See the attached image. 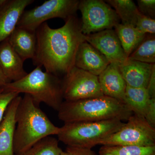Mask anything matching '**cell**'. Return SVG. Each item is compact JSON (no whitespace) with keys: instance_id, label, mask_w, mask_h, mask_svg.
<instances>
[{"instance_id":"1","label":"cell","mask_w":155,"mask_h":155,"mask_svg":"<svg viewBox=\"0 0 155 155\" xmlns=\"http://www.w3.org/2000/svg\"><path fill=\"white\" fill-rule=\"evenodd\" d=\"M35 35L34 65L43 67L46 71L56 75L66 74L75 66L78 48L86 41V35L81 31V22L75 15L66 19L61 28H51L44 22L36 29Z\"/></svg>"},{"instance_id":"2","label":"cell","mask_w":155,"mask_h":155,"mask_svg":"<svg viewBox=\"0 0 155 155\" xmlns=\"http://www.w3.org/2000/svg\"><path fill=\"white\" fill-rule=\"evenodd\" d=\"M14 133V154L28 150L40 140L58 135L60 127L53 124L28 94H24L17 107Z\"/></svg>"},{"instance_id":"3","label":"cell","mask_w":155,"mask_h":155,"mask_svg":"<svg viewBox=\"0 0 155 155\" xmlns=\"http://www.w3.org/2000/svg\"><path fill=\"white\" fill-rule=\"evenodd\" d=\"M64 123L117 119L127 121L133 113L124 103L103 95L75 101H64L58 111Z\"/></svg>"},{"instance_id":"4","label":"cell","mask_w":155,"mask_h":155,"mask_svg":"<svg viewBox=\"0 0 155 155\" xmlns=\"http://www.w3.org/2000/svg\"><path fill=\"white\" fill-rule=\"evenodd\" d=\"M41 67L37 66L23 78L9 82L2 88L6 91L28 94L39 105L44 103L58 111L64 99L62 81L57 75L43 72Z\"/></svg>"},{"instance_id":"5","label":"cell","mask_w":155,"mask_h":155,"mask_svg":"<svg viewBox=\"0 0 155 155\" xmlns=\"http://www.w3.org/2000/svg\"><path fill=\"white\" fill-rule=\"evenodd\" d=\"M125 123L117 119L64 123L58 140L67 146L91 149L121 128Z\"/></svg>"},{"instance_id":"6","label":"cell","mask_w":155,"mask_h":155,"mask_svg":"<svg viewBox=\"0 0 155 155\" xmlns=\"http://www.w3.org/2000/svg\"><path fill=\"white\" fill-rule=\"evenodd\" d=\"M99 145L155 146V128L144 117L133 114L118 131L103 140Z\"/></svg>"},{"instance_id":"7","label":"cell","mask_w":155,"mask_h":155,"mask_svg":"<svg viewBox=\"0 0 155 155\" xmlns=\"http://www.w3.org/2000/svg\"><path fill=\"white\" fill-rule=\"evenodd\" d=\"M77 0H48L29 11H24L17 27L35 32L36 29L49 19L60 18L66 20L75 15L78 10Z\"/></svg>"},{"instance_id":"8","label":"cell","mask_w":155,"mask_h":155,"mask_svg":"<svg viewBox=\"0 0 155 155\" xmlns=\"http://www.w3.org/2000/svg\"><path fill=\"white\" fill-rule=\"evenodd\" d=\"M78 9L82 15L81 29L84 35L112 29L119 23L116 11L104 1H79Z\"/></svg>"},{"instance_id":"9","label":"cell","mask_w":155,"mask_h":155,"mask_svg":"<svg viewBox=\"0 0 155 155\" xmlns=\"http://www.w3.org/2000/svg\"><path fill=\"white\" fill-rule=\"evenodd\" d=\"M63 99L75 101L103 96L98 77L74 66L62 81Z\"/></svg>"},{"instance_id":"10","label":"cell","mask_w":155,"mask_h":155,"mask_svg":"<svg viewBox=\"0 0 155 155\" xmlns=\"http://www.w3.org/2000/svg\"><path fill=\"white\" fill-rule=\"evenodd\" d=\"M86 41L104 56L110 64L119 67L127 61L119 39L113 29L86 35Z\"/></svg>"},{"instance_id":"11","label":"cell","mask_w":155,"mask_h":155,"mask_svg":"<svg viewBox=\"0 0 155 155\" xmlns=\"http://www.w3.org/2000/svg\"><path fill=\"white\" fill-rule=\"evenodd\" d=\"M34 0H7L0 7V43L8 39L17 27L25 8Z\"/></svg>"},{"instance_id":"12","label":"cell","mask_w":155,"mask_h":155,"mask_svg":"<svg viewBox=\"0 0 155 155\" xmlns=\"http://www.w3.org/2000/svg\"><path fill=\"white\" fill-rule=\"evenodd\" d=\"M110 64L104 56L86 41L79 46L75 57V67L98 76Z\"/></svg>"},{"instance_id":"13","label":"cell","mask_w":155,"mask_h":155,"mask_svg":"<svg viewBox=\"0 0 155 155\" xmlns=\"http://www.w3.org/2000/svg\"><path fill=\"white\" fill-rule=\"evenodd\" d=\"M98 77L104 95L124 103L127 85L118 66L110 64Z\"/></svg>"},{"instance_id":"14","label":"cell","mask_w":155,"mask_h":155,"mask_svg":"<svg viewBox=\"0 0 155 155\" xmlns=\"http://www.w3.org/2000/svg\"><path fill=\"white\" fill-rule=\"evenodd\" d=\"M21 98L22 97L19 95L10 103L0 123V155H14L16 114Z\"/></svg>"},{"instance_id":"15","label":"cell","mask_w":155,"mask_h":155,"mask_svg":"<svg viewBox=\"0 0 155 155\" xmlns=\"http://www.w3.org/2000/svg\"><path fill=\"white\" fill-rule=\"evenodd\" d=\"M23 63L8 39L0 43V67L10 82L20 80L27 75Z\"/></svg>"},{"instance_id":"16","label":"cell","mask_w":155,"mask_h":155,"mask_svg":"<svg viewBox=\"0 0 155 155\" xmlns=\"http://www.w3.org/2000/svg\"><path fill=\"white\" fill-rule=\"evenodd\" d=\"M153 64L127 61L119 69L127 86L147 88Z\"/></svg>"},{"instance_id":"17","label":"cell","mask_w":155,"mask_h":155,"mask_svg":"<svg viewBox=\"0 0 155 155\" xmlns=\"http://www.w3.org/2000/svg\"><path fill=\"white\" fill-rule=\"evenodd\" d=\"M8 40L24 62L27 59H33L36 51L35 32L17 26Z\"/></svg>"},{"instance_id":"18","label":"cell","mask_w":155,"mask_h":155,"mask_svg":"<svg viewBox=\"0 0 155 155\" xmlns=\"http://www.w3.org/2000/svg\"><path fill=\"white\" fill-rule=\"evenodd\" d=\"M150 99L147 88L126 86L124 103L134 114L145 117Z\"/></svg>"},{"instance_id":"19","label":"cell","mask_w":155,"mask_h":155,"mask_svg":"<svg viewBox=\"0 0 155 155\" xmlns=\"http://www.w3.org/2000/svg\"><path fill=\"white\" fill-rule=\"evenodd\" d=\"M114 28L127 59L147 35L141 33L134 26L122 23L116 25Z\"/></svg>"},{"instance_id":"20","label":"cell","mask_w":155,"mask_h":155,"mask_svg":"<svg viewBox=\"0 0 155 155\" xmlns=\"http://www.w3.org/2000/svg\"><path fill=\"white\" fill-rule=\"evenodd\" d=\"M116 11L123 25L135 27L140 12L137 6L131 0H107L105 1Z\"/></svg>"},{"instance_id":"21","label":"cell","mask_w":155,"mask_h":155,"mask_svg":"<svg viewBox=\"0 0 155 155\" xmlns=\"http://www.w3.org/2000/svg\"><path fill=\"white\" fill-rule=\"evenodd\" d=\"M127 61L155 64V35H150L148 36L146 35L143 41L130 54Z\"/></svg>"},{"instance_id":"22","label":"cell","mask_w":155,"mask_h":155,"mask_svg":"<svg viewBox=\"0 0 155 155\" xmlns=\"http://www.w3.org/2000/svg\"><path fill=\"white\" fill-rule=\"evenodd\" d=\"M99 155H155V146H102Z\"/></svg>"},{"instance_id":"23","label":"cell","mask_w":155,"mask_h":155,"mask_svg":"<svg viewBox=\"0 0 155 155\" xmlns=\"http://www.w3.org/2000/svg\"><path fill=\"white\" fill-rule=\"evenodd\" d=\"M62 151L58 140L52 136H49L25 151L14 155H60Z\"/></svg>"},{"instance_id":"24","label":"cell","mask_w":155,"mask_h":155,"mask_svg":"<svg viewBox=\"0 0 155 155\" xmlns=\"http://www.w3.org/2000/svg\"><path fill=\"white\" fill-rule=\"evenodd\" d=\"M136 28L141 33L155 35V20L140 13L137 17Z\"/></svg>"},{"instance_id":"25","label":"cell","mask_w":155,"mask_h":155,"mask_svg":"<svg viewBox=\"0 0 155 155\" xmlns=\"http://www.w3.org/2000/svg\"><path fill=\"white\" fill-rule=\"evenodd\" d=\"M19 95L17 93L6 91L3 88L0 89V123L10 103Z\"/></svg>"},{"instance_id":"26","label":"cell","mask_w":155,"mask_h":155,"mask_svg":"<svg viewBox=\"0 0 155 155\" xmlns=\"http://www.w3.org/2000/svg\"><path fill=\"white\" fill-rule=\"evenodd\" d=\"M137 8L141 14L154 19L155 0H138Z\"/></svg>"},{"instance_id":"27","label":"cell","mask_w":155,"mask_h":155,"mask_svg":"<svg viewBox=\"0 0 155 155\" xmlns=\"http://www.w3.org/2000/svg\"><path fill=\"white\" fill-rule=\"evenodd\" d=\"M69 155H97L91 149L67 146L66 150Z\"/></svg>"},{"instance_id":"28","label":"cell","mask_w":155,"mask_h":155,"mask_svg":"<svg viewBox=\"0 0 155 155\" xmlns=\"http://www.w3.org/2000/svg\"><path fill=\"white\" fill-rule=\"evenodd\" d=\"M144 118L151 127L155 128V98L150 99L149 107Z\"/></svg>"},{"instance_id":"29","label":"cell","mask_w":155,"mask_h":155,"mask_svg":"<svg viewBox=\"0 0 155 155\" xmlns=\"http://www.w3.org/2000/svg\"><path fill=\"white\" fill-rule=\"evenodd\" d=\"M151 98H155V64L153 65L151 74L147 87Z\"/></svg>"},{"instance_id":"30","label":"cell","mask_w":155,"mask_h":155,"mask_svg":"<svg viewBox=\"0 0 155 155\" xmlns=\"http://www.w3.org/2000/svg\"><path fill=\"white\" fill-rule=\"evenodd\" d=\"M9 82H10V81L6 78L0 67V89L2 88L7 84Z\"/></svg>"},{"instance_id":"31","label":"cell","mask_w":155,"mask_h":155,"mask_svg":"<svg viewBox=\"0 0 155 155\" xmlns=\"http://www.w3.org/2000/svg\"><path fill=\"white\" fill-rule=\"evenodd\" d=\"M60 155H69V154L66 151H63Z\"/></svg>"},{"instance_id":"32","label":"cell","mask_w":155,"mask_h":155,"mask_svg":"<svg viewBox=\"0 0 155 155\" xmlns=\"http://www.w3.org/2000/svg\"><path fill=\"white\" fill-rule=\"evenodd\" d=\"M7 0H0V7L6 2Z\"/></svg>"}]
</instances>
